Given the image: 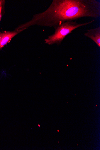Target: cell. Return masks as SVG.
<instances>
[{
  "mask_svg": "<svg viewBox=\"0 0 100 150\" xmlns=\"http://www.w3.org/2000/svg\"><path fill=\"white\" fill-rule=\"evenodd\" d=\"M100 16V3L95 0H53L45 11L34 15L16 28L24 30L35 25L54 28L66 21Z\"/></svg>",
  "mask_w": 100,
  "mask_h": 150,
  "instance_id": "obj_1",
  "label": "cell"
},
{
  "mask_svg": "<svg viewBox=\"0 0 100 150\" xmlns=\"http://www.w3.org/2000/svg\"><path fill=\"white\" fill-rule=\"evenodd\" d=\"M94 21V20H93L82 23H77L76 21H68L62 23L54 27V33L45 40V43L49 45L55 44L60 45L65 37L73 30L81 26L91 24Z\"/></svg>",
  "mask_w": 100,
  "mask_h": 150,
  "instance_id": "obj_2",
  "label": "cell"
},
{
  "mask_svg": "<svg viewBox=\"0 0 100 150\" xmlns=\"http://www.w3.org/2000/svg\"><path fill=\"white\" fill-rule=\"evenodd\" d=\"M23 30L16 29L11 31H3L0 34V52L7 44L10 43L12 39Z\"/></svg>",
  "mask_w": 100,
  "mask_h": 150,
  "instance_id": "obj_3",
  "label": "cell"
},
{
  "mask_svg": "<svg viewBox=\"0 0 100 150\" xmlns=\"http://www.w3.org/2000/svg\"><path fill=\"white\" fill-rule=\"evenodd\" d=\"M84 35L91 39L99 47H100V26L87 30V32L84 33Z\"/></svg>",
  "mask_w": 100,
  "mask_h": 150,
  "instance_id": "obj_4",
  "label": "cell"
},
{
  "mask_svg": "<svg viewBox=\"0 0 100 150\" xmlns=\"http://www.w3.org/2000/svg\"><path fill=\"white\" fill-rule=\"evenodd\" d=\"M6 1L5 0H0V22L5 13V5ZM1 32L0 31V34Z\"/></svg>",
  "mask_w": 100,
  "mask_h": 150,
  "instance_id": "obj_5",
  "label": "cell"
}]
</instances>
